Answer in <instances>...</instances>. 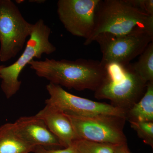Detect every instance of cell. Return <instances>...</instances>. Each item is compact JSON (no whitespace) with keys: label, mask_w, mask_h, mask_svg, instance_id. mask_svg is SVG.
Segmentation results:
<instances>
[{"label":"cell","mask_w":153,"mask_h":153,"mask_svg":"<svg viewBox=\"0 0 153 153\" xmlns=\"http://www.w3.org/2000/svg\"><path fill=\"white\" fill-rule=\"evenodd\" d=\"M29 65L39 77L68 89L95 91L104 80L105 70L100 61L90 59L32 60Z\"/></svg>","instance_id":"1"},{"label":"cell","mask_w":153,"mask_h":153,"mask_svg":"<svg viewBox=\"0 0 153 153\" xmlns=\"http://www.w3.org/2000/svg\"><path fill=\"white\" fill-rule=\"evenodd\" d=\"M137 30L153 34V16L133 7L127 0H100L93 31L84 45L91 44L98 36H123Z\"/></svg>","instance_id":"2"},{"label":"cell","mask_w":153,"mask_h":153,"mask_svg":"<svg viewBox=\"0 0 153 153\" xmlns=\"http://www.w3.org/2000/svg\"><path fill=\"white\" fill-rule=\"evenodd\" d=\"M105 68V77L94 91V97L108 100L112 105L127 111L142 98L147 83L138 75L130 63H110Z\"/></svg>","instance_id":"3"},{"label":"cell","mask_w":153,"mask_h":153,"mask_svg":"<svg viewBox=\"0 0 153 153\" xmlns=\"http://www.w3.org/2000/svg\"><path fill=\"white\" fill-rule=\"evenodd\" d=\"M51 32L44 21L39 19L33 25L30 38L22 55L13 63L1 69V88L7 98H11L19 91L22 84L19 75L27 64L34 58L41 59L43 54L50 55L56 51V47L49 41Z\"/></svg>","instance_id":"4"},{"label":"cell","mask_w":153,"mask_h":153,"mask_svg":"<svg viewBox=\"0 0 153 153\" xmlns=\"http://www.w3.org/2000/svg\"><path fill=\"white\" fill-rule=\"evenodd\" d=\"M64 113L70 120L77 140L114 145L127 143L123 131L125 118L111 115L84 116Z\"/></svg>","instance_id":"5"},{"label":"cell","mask_w":153,"mask_h":153,"mask_svg":"<svg viewBox=\"0 0 153 153\" xmlns=\"http://www.w3.org/2000/svg\"><path fill=\"white\" fill-rule=\"evenodd\" d=\"M33 26L13 1L0 0V61H8L23 49Z\"/></svg>","instance_id":"6"},{"label":"cell","mask_w":153,"mask_h":153,"mask_svg":"<svg viewBox=\"0 0 153 153\" xmlns=\"http://www.w3.org/2000/svg\"><path fill=\"white\" fill-rule=\"evenodd\" d=\"M153 41V34L144 30L123 36H100L94 40L100 47L102 54L100 63L104 66L112 63L129 64Z\"/></svg>","instance_id":"7"},{"label":"cell","mask_w":153,"mask_h":153,"mask_svg":"<svg viewBox=\"0 0 153 153\" xmlns=\"http://www.w3.org/2000/svg\"><path fill=\"white\" fill-rule=\"evenodd\" d=\"M46 88L50 97L46 100V104L62 112L84 116L111 115L126 119V111L111 104L94 101L74 95L67 92L60 85L50 82Z\"/></svg>","instance_id":"8"},{"label":"cell","mask_w":153,"mask_h":153,"mask_svg":"<svg viewBox=\"0 0 153 153\" xmlns=\"http://www.w3.org/2000/svg\"><path fill=\"white\" fill-rule=\"evenodd\" d=\"M100 0H59L57 13L64 27L73 36L87 39L94 25Z\"/></svg>","instance_id":"9"},{"label":"cell","mask_w":153,"mask_h":153,"mask_svg":"<svg viewBox=\"0 0 153 153\" xmlns=\"http://www.w3.org/2000/svg\"><path fill=\"white\" fill-rule=\"evenodd\" d=\"M14 123L20 136L33 146H42L47 149L63 147L44 122L36 115L22 117Z\"/></svg>","instance_id":"10"},{"label":"cell","mask_w":153,"mask_h":153,"mask_svg":"<svg viewBox=\"0 0 153 153\" xmlns=\"http://www.w3.org/2000/svg\"><path fill=\"white\" fill-rule=\"evenodd\" d=\"M36 115L44 122L63 148L70 146L77 140L72 125L64 112L46 104Z\"/></svg>","instance_id":"11"},{"label":"cell","mask_w":153,"mask_h":153,"mask_svg":"<svg viewBox=\"0 0 153 153\" xmlns=\"http://www.w3.org/2000/svg\"><path fill=\"white\" fill-rule=\"evenodd\" d=\"M36 147L20 136L14 123L5 124L0 127V153L33 152Z\"/></svg>","instance_id":"12"},{"label":"cell","mask_w":153,"mask_h":153,"mask_svg":"<svg viewBox=\"0 0 153 153\" xmlns=\"http://www.w3.org/2000/svg\"><path fill=\"white\" fill-rule=\"evenodd\" d=\"M126 120L129 122H153V82L147 83L142 98L127 110Z\"/></svg>","instance_id":"13"},{"label":"cell","mask_w":153,"mask_h":153,"mask_svg":"<svg viewBox=\"0 0 153 153\" xmlns=\"http://www.w3.org/2000/svg\"><path fill=\"white\" fill-rule=\"evenodd\" d=\"M132 66L145 82H153V42L149 44L140 55L138 61L132 64Z\"/></svg>","instance_id":"14"},{"label":"cell","mask_w":153,"mask_h":153,"mask_svg":"<svg viewBox=\"0 0 153 153\" xmlns=\"http://www.w3.org/2000/svg\"><path fill=\"white\" fill-rule=\"evenodd\" d=\"M76 153H114L115 145L78 139L72 144Z\"/></svg>","instance_id":"15"},{"label":"cell","mask_w":153,"mask_h":153,"mask_svg":"<svg viewBox=\"0 0 153 153\" xmlns=\"http://www.w3.org/2000/svg\"><path fill=\"white\" fill-rule=\"evenodd\" d=\"M132 128L146 144L153 148V122H129Z\"/></svg>","instance_id":"16"},{"label":"cell","mask_w":153,"mask_h":153,"mask_svg":"<svg viewBox=\"0 0 153 153\" xmlns=\"http://www.w3.org/2000/svg\"><path fill=\"white\" fill-rule=\"evenodd\" d=\"M133 7L150 16H153V0H127Z\"/></svg>","instance_id":"17"},{"label":"cell","mask_w":153,"mask_h":153,"mask_svg":"<svg viewBox=\"0 0 153 153\" xmlns=\"http://www.w3.org/2000/svg\"><path fill=\"white\" fill-rule=\"evenodd\" d=\"M34 153H76L74 146L72 144L70 146L63 149H47L42 146H36Z\"/></svg>","instance_id":"18"},{"label":"cell","mask_w":153,"mask_h":153,"mask_svg":"<svg viewBox=\"0 0 153 153\" xmlns=\"http://www.w3.org/2000/svg\"><path fill=\"white\" fill-rule=\"evenodd\" d=\"M114 153H131L129 150L127 143L115 146Z\"/></svg>","instance_id":"19"},{"label":"cell","mask_w":153,"mask_h":153,"mask_svg":"<svg viewBox=\"0 0 153 153\" xmlns=\"http://www.w3.org/2000/svg\"><path fill=\"white\" fill-rule=\"evenodd\" d=\"M4 65H1V66H0V71H1V69L3 67H4Z\"/></svg>","instance_id":"20"}]
</instances>
